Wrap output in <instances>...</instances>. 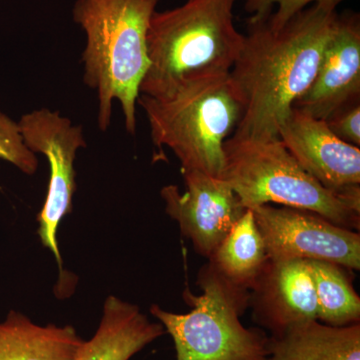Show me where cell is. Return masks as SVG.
<instances>
[{"label":"cell","instance_id":"6","mask_svg":"<svg viewBox=\"0 0 360 360\" xmlns=\"http://www.w3.org/2000/svg\"><path fill=\"white\" fill-rule=\"evenodd\" d=\"M198 284L200 295L184 293L193 307L187 314L167 311L158 304L150 307L174 340L176 360H264L269 335L240 321L250 304V290L229 283L208 262L198 272Z\"/></svg>","mask_w":360,"mask_h":360},{"label":"cell","instance_id":"4","mask_svg":"<svg viewBox=\"0 0 360 360\" xmlns=\"http://www.w3.org/2000/svg\"><path fill=\"white\" fill-rule=\"evenodd\" d=\"M137 104L148 117L153 144L172 150L182 172L222 179L224 142L243 112L229 73L188 80L165 97L139 94Z\"/></svg>","mask_w":360,"mask_h":360},{"label":"cell","instance_id":"20","mask_svg":"<svg viewBox=\"0 0 360 360\" xmlns=\"http://www.w3.org/2000/svg\"><path fill=\"white\" fill-rule=\"evenodd\" d=\"M335 136L352 146H360V101L345 106L324 120Z\"/></svg>","mask_w":360,"mask_h":360},{"label":"cell","instance_id":"12","mask_svg":"<svg viewBox=\"0 0 360 360\" xmlns=\"http://www.w3.org/2000/svg\"><path fill=\"white\" fill-rule=\"evenodd\" d=\"M253 321L276 335L286 329L317 321V302L307 260L269 259L250 291Z\"/></svg>","mask_w":360,"mask_h":360},{"label":"cell","instance_id":"19","mask_svg":"<svg viewBox=\"0 0 360 360\" xmlns=\"http://www.w3.org/2000/svg\"><path fill=\"white\" fill-rule=\"evenodd\" d=\"M0 160L11 163L27 175L34 174L39 168L37 156L25 146L18 122L2 112H0Z\"/></svg>","mask_w":360,"mask_h":360},{"label":"cell","instance_id":"8","mask_svg":"<svg viewBox=\"0 0 360 360\" xmlns=\"http://www.w3.org/2000/svg\"><path fill=\"white\" fill-rule=\"evenodd\" d=\"M269 259L321 260L360 269V234L309 210L264 205L251 208Z\"/></svg>","mask_w":360,"mask_h":360},{"label":"cell","instance_id":"14","mask_svg":"<svg viewBox=\"0 0 360 360\" xmlns=\"http://www.w3.org/2000/svg\"><path fill=\"white\" fill-rule=\"evenodd\" d=\"M264 360H360V323L302 322L269 335Z\"/></svg>","mask_w":360,"mask_h":360},{"label":"cell","instance_id":"18","mask_svg":"<svg viewBox=\"0 0 360 360\" xmlns=\"http://www.w3.org/2000/svg\"><path fill=\"white\" fill-rule=\"evenodd\" d=\"M347 0H243L246 13L250 14V20L267 18L270 28L279 30L295 18L296 14L310 6H321L336 9Z\"/></svg>","mask_w":360,"mask_h":360},{"label":"cell","instance_id":"1","mask_svg":"<svg viewBox=\"0 0 360 360\" xmlns=\"http://www.w3.org/2000/svg\"><path fill=\"white\" fill-rule=\"evenodd\" d=\"M338 14L314 4L279 30L270 28L269 18L248 20L243 49L229 72L243 106L232 136L279 139L281 123L314 82Z\"/></svg>","mask_w":360,"mask_h":360},{"label":"cell","instance_id":"17","mask_svg":"<svg viewBox=\"0 0 360 360\" xmlns=\"http://www.w3.org/2000/svg\"><path fill=\"white\" fill-rule=\"evenodd\" d=\"M317 302V321L331 326L360 323V298L352 269L333 262L307 260Z\"/></svg>","mask_w":360,"mask_h":360},{"label":"cell","instance_id":"15","mask_svg":"<svg viewBox=\"0 0 360 360\" xmlns=\"http://www.w3.org/2000/svg\"><path fill=\"white\" fill-rule=\"evenodd\" d=\"M84 341L72 326H39L14 310L0 322V360H75Z\"/></svg>","mask_w":360,"mask_h":360},{"label":"cell","instance_id":"3","mask_svg":"<svg viewBox=\"0 0 360 360\" xmlns=\"http://www.w3.org/2000/svg\"><path fill=\"white\" fill-rule=\"evenodd\" d=\"M238 0H187L155 11L149 25V68L139 94L165 97L188 80L231 72L245 34L236 30Z\"/></svg>","mask_w":360,"mask_h":360},{"label":"cell","instance_id":"5","mask_svg":"<svg viewBox=\"0 0 360 360\" xmlns=\"http://www.w3.org/2000/svg\"><path fill=\"white\" fill-rule=\"evenodd\" d=\"M222 179L246 210L276 203L309 210L350 231L360 227V189L338 194L303 169L279 139L231 136L224 142Z\"/></svg>","mask_w":360,"mask_h":360},{"label":"cell","instance_id":"10","mask_svg":"<svg viewBox=\"0 0 360 360\" xmlns=\"http://www.w3.org/2000/svg\"><path fill=\"white\" fill-rule=\"evenodd\" d=\"M279 141L305 172L338 194L360 189V149L335 136L324 120L292 108L278 130Z\"/></svg>","mask_w":360,"mask_h":360},{"label":"cell","instance_id":"2","mask_svg":"<svg viewBox=\"0 0 360 360\" xmlns=\"http://www.w3.org/2000/svg\"><path fill=\"white\" fill-rule=\"evenodd\" d=\"M160 0H77L72 18L84 30V82L97 94V125L110 129L113 101L125 129L136 132V105L149 68L148 33Z\"/></svg>","mask_w":360,"mask_h":360},{"label":"cell","instance_id":"9","mask_svg":"<svg viewBox=\"0 0 360 360\" xmlns=\"http://www.w3.org/2000/svg\"><path fill=\"white\" fill-rule=\"evenodd\" d=\"M182 174L186 184L184 193L174 184L161 189L165 212L179 224L194 250L208 259L246 208L224 179L200 172Z\"/></svg>","mask_w":360,"mask_h":360},{"label":"cell","instance_id":"13","mask_svg":"<svg viewBox=\"0 0 360 360\" xmlns=\"http://www.w3.org/2000/svg\"><path fill=\"white\" fill-rule=\"evenodd\" d=\"M165 333L161 323L149 321L137 305L108 296L96 333L84 341L75 360H130Z\"/></svg>","mask_w":360,"mask_h":360},{"label":"cell","instance_id":"16","mask_svg":"<svg viewBox=\"0 0 360 360\" xmlns=\"http://www.w3.org/2000/svg\"><path fill=\"white\" fill-rule=\"evenodd\" d=\"M269 259L253 213L246 210L213 251L208 264L229 283L250 291Z\"/></svg>","mask_w":360,"mask_h":360},{"label":"cell","instance_id":"7","mask_svg":"<svg viewBox=\"0 0 360 360\" xmlns=\"http://www.w3.org/2000/svg\"><path fill=\"white\" fill-rule=\"evenodd\" d=\"M23 141L33 153H41L49 161V174L46 198L39 212V234L45 248L53 253L59 269L63 260L59 251V224L72 210L77 191L75 162L78 150L85 148L84 127L73 124L58 110L40 108L21 116L18 122Z\"/></svg>","mask_w":360,"mask_h":360},{"label":"cell","instance_id":"11","mask_svg":"<svg viewBox=\"0 0 360 360\" xmlns=\"http://www.w3.org/2000/svg\"><path fill=\"white\" fill-rule=\"evenodd\" d=\"M360 101V16L338 14L314 82L293 108L315 120Z\"/></svg>","mask_w":360,"mask_h":360}]
</instances>
